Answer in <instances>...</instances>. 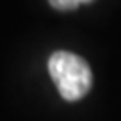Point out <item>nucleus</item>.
<instances>
[{
	"instance_id": "f257e3e1",
	"label": "nucleus",
	"mask_w": 121,
	"mask_h": 121,
	"mask_svg": "<svg viewBox=\"0 0 121 121\" xmlns=\"http://www.w3.org/2000/svg\"><path fill=\"white\" fill-rule=\"evenodd\" d=\"M48 71L59 95L66 102H77L87 95L93 86L91 68L80 55L71 52H55L48 59Z\"/></svg>"
},
{
	"instance_id": "f03ea898",
	"label": "nucleus",
	"mask_w": 121,
	"mask_h": 121,
	"mask_svg": "<svg viewBox=\"0 0 121 121\" xmlns=\"http://www.w3.org/2000/svg\"><path fill=\"white\" fill-rule=\"evenodd\" d=\"M48 2L57 11H71V9H77L80 4H87L93 0H48Z\"/></svg>"
}]
</instances>
